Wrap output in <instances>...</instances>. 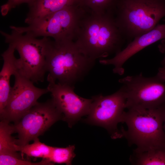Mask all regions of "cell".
Instances as JSON below:
<instances>
[{
  "label": "cell",
  "mask_w": 165,
  "mask_h": 165,
  "mask_svg": "<svg viewBox=\"0 0 165 165\" xmlns=\"http://www.w3.org/2000/svg\"><path fill=\"white\" fill-rule=\"evenodd\" d=\"M8 44V48L1 55L3 64L0 72V113L5 108L9 98L12 87L10 84L11 76L18 70L14 46Z\"/></svg>",
  "instance_id": "cell-13"
},
{
  "label": "cell",
  "mask_w": 165,
  "mask_h": 165,
  "mask_svg": "<svg viewBox=\"0 0 165 165\" xmlns=\"http://www.w3.org/2000/svg\"><path fill=\"white\" fill-rule=\"evenodd\" d=\"M161 43L158 46L159 50L162 53L165 54V56L161 61L162 68L165 69V39L162 40Z\"/></svg>",
  "instance_id": "cell-22"
},
{
  "label": "cell",
  "mask_w": 165,
  "mask_h": 165,
  "mask_svg": "<svg viewBox=\"0 0 165 165\" xmlns=\"http://www.w3.org/2000/svg\"><path fill=\"white\" fill-rule=\"evenodd\" d=\"M54 165L48 160L43 159L40 162L33 163L23 159L8 155H0V165Z\"/></svg>",
  "instance_id": "cell-20"
},
{
  "label": "cell",
  "mask_w": 165,
  "mask_h": 165,
  "mask_svg": "<svg viewBox=\"0 0 165 165\" xmlns=\"http://www.w3.org/2000/svg\"><path fill=\"white\" fill-rule=\"evenodd\" d=\"M88 117L84 120L89 123L106 129L113 139L122 137L121 132L117 129L122 122L126 109V98L121 87L113 94L105 96H94Z\"/></svg>",
  "instance_id": "cell-9"
},
{
  "label": "cell",
  "mask_w": 165,
  "mask_h": 165,
  "mask_svg": "<svg viewBox=\"0 0 165 165\" xmlns=\"http://www.w3.org/2000/svg\"><path fill=\"white\" fill-rule=\"evenodd\" d=\"M87 13L79 2L34 20L27 26H10V28L35 38H51L56 42L74 41L81 22Z\"/></svg>",
  "instance_id": "cell-5"
},
{
  "label": "cell",
  "mask_w": 165,
  "mask_h": 165,
  "mask_svg": "<svg viewBox=\"0 0 165 165\" xmlns=\"http://www.w3.org/2000/svg\"><path fill=\"white\" fill-rule=\"evenodd\" d=\"M74 145H69L65 148L53 147L49 160L53 164L55 163L66 165L72 164L75 154Z\"/></svg>",
  "instance_id": "cell-19"
},
{
  "label": "cell",
  "mask_w": 165,
  "mask_h": 165,
  "mask_svg": "<svg viewBox=\"0 0 165 165\" xmlns=\"http://www.w3.org/2000/svg\"><path fill=\"white\" fill-rule=\"evenodd\" d=\"M124 37L114 14L87 13L81 22L74 42L82 53L95 61L121 51Z\"/></svg>",
  "instance_id": "cell-1"
},
{
  "label": "cell",
  "mask_w": 165,
  "mask_h": 165,
  "mask_svg": "<svg viewBox=\"0 0 165 165\" xmlns=\"http://www.w3.org/2000/svg\"><path fill=\"white\" fill-rule=\"evenodd\" d=\"M126 98V109H156L165 107V81L156 75L144 76L142 73L119 79Z\"/></svg>",
  "instance_id": "cell-7"
},
{
  "label": "cell",
  "mask_w": 165,
  "mask_h": 165,
  "mask_svg": "<svg viewBox=\"0 0 165 165\" xmlns=\"http://www.w3.org/2000/svg\"><path fill=\"white\" fill-rule=\"evenodd\" d=\"M163 129H164V131L165 132V118L164 122V123H163Z\"/></svg>",
  "instance_id": "cell-24"
},
{
  "label": "cell",
  "mask_w": 165,
  "mask_h": 165,
  "mask_svg": "<svg viewBox=\"0 0 165 165\" xmlns=\"http://www.w3.org/2000/svg\"><path fill=\"white\" fill-rule=\"evenodd\" d=\"M47 87L51 94L54 105L63 114L62 120L72 127L82 117L90 112L92 99H86L77 95L74 86L61 84L47 76Z\"/></svg>",
  "instance_id": "cell-11"
},
{
  "label": "cell",
  "mask_w": 165,
  "mask_h": 165,
  "mask_svg": "<svg viewBox=\"0 0 165 165\" xmlns=\"http://www.w3.org/2000/svg\"><path fill=\"white\" fill-rule=\"evenodd\" d=\"M0 122V155H8L22 159L21 155L17 152L15 147V139L12 136L15 133L13 125L5 120Z\"/></svg>",
  "instance_id": "cell-16"
},
{
  "label": "cell",
  "mask_w": 165,
  "mask_h": 165,
  "mask_svg": "<svg viewBox=\"0 0 165 165\" xmlns=\"http://www.w3.org/2000/svg\"><path fill=\"white\" fill-rule=\"evenodd\" d=\"M125 111L122 122L127 130H121L123 137L130 145L144 150L165 143L163 123L165 107L156 109L131 108Z\"/></svg>",
  "instance_id": "cell-3"
},
{
  "label": "cell",
  "mask_w": 165,
  "mask_h": 165,
  "mask_svg": "<svg viewBox=\"0 0 165 165\" xmlns=\"http://www.w3.org/2000/svg\"><path fill=\"white\" fill-rule=\"evenodd\" d=\"M46 61L48 76L61 84L72 86L85 78L95 61L82 53L74 41L56 42L50 38Z\"/></svg>",
  "instance_id": "cell-2"
},
{
  "label": "cell",
  "mask_w": 165,
  "mask_h": 165,
  "mask_svg": "<svg viewBox=\"0 0 165 165\" xmlns=\"http://www.w3.org/2000/svg\"><path fill=\"white\" fill-rule=\"evenodd\" d=\"M14 86L11 87L7 104L0 113V120H5L14 123L37 103L42 95L49 91L47 88L35 86L34 83L16 70Z\"/></svg>",
  "instance_id": "cell-10"
},
{
  "label": "cell",
  "mask_w": 165,
  "mask_h": 165,
  "mask_svg": "<svg viewBox=\"0 0 165 165\" xmlns=\"http://www.w3.org/2000/svg\"><path fill=\"white\" fill-rule=\"evenodd\" d=\"M129 160L133 165H165V143L144 150L135 148Z\"/></svg>",
  "instance_id": "cell-15"
},
{
  "label": "cell",
  "mask_w": 165,
  "mask_h": 165,
  "mask_svg": "<svg viewBox=\"0 0 165 165\" xmlns=\"http://www.w3.org/2000/svg\"><path fill=\"white\" fill-rule=\"evenodd\" d=\"M79 2V0H35L28 5L29 11L25 22L28 24L34 20Z\"/></svg>",
  "instance_id": "cell-14"
},
{
  "label": "cell",
  "mask_w": 165,
  "mask_h": 165,
  "mask_svg": "<svg viewBox=\"0 0 165 165\" xmlns=\"http://www.w3.org/2000/svg\"><path fill=\"white\" fill-rule=\"evenodd\" d=\"M5 41L14 46L20 57L17 59L18 71L34 83L42 82L47 72L46 54L49 38H38L11 29L8 34L0 31Z\"/></svg>",
  "instance_id": "cell-6"
},
{
  "label": "cell",
  "mask_w": 165,
  "mask_h": 165,
  "mask_svg": "<svg viewBox=\"0 0 165 165\" xmlns=\"http://www.w3.org/2000/svg\"><path fill=\"white\" fill-rule=\"evenodd\" d=\"M63 117L52 98L44 102H38L13 125L15 132L18 134L16 144L22 146L29 144Z\"/></svg>",
  "instance_id": "cell-8"
},
{
  "label": "cell",
  "mask_w": 165,
  "mask_h": 165,
  "mask_svg": "<svg viewBox=\"0 0 165 165\" xmlns=\"http://www.w3.org/2000/svg\"><path fill=\"white\" fill-rule=\"evenodd\" d=\"M114 13L124 37L134 38L152 30L165 16V0H118Z\"/></svg>",
  "instance_id": "cell-4"
},
{
  "label": "cell",
  "mask_w": 165,
  "mask_h": 165,
  "mask_svg": "<svg viewBox=\"0 0 165 165\" xmlns=\"http://www.w3.org/2000/svg\"><path fill=\"white\" fill-rule=\"evenodd\" d=\"M81 5L88 13L97 15L112 13L118 0H79Z\"/></svg>",
  "instance_id": "cell-18"
},
{
  "label": "cell",
  "mask_w": 165,
  "mask_h": 165,
  "mask_svg": "<svg viewBox=\"0 0 165 165\" xmlns=\"http://www.w3.org/2000/svg\"><path fill=\"white\" fill-rule=\"evenodd\" d=\"M34 142L22 146L15 145L16 150L28 157L42 158L49 160L51 154L52 146L41 142L38 138L33 140Z\"/></svg>",
  "instance_id": "cell-17"
},
{
  "label": "cell",
  "mask_w": 165,
  "mask_h": 165,
  "mask_svg": "<svg viewBox=\"0 0 165 165\" xmlns=\"http://www.w3.org/2000/svg\"><path fill=\"white\" fill-rule=\"evenodd\" d=\"M165 39V24H158L149 32L135 37L124 49L110 59H100L104 65L114 66V73L119 75L124 72L123 66L134 55L146 47L159 40Z\"/></svg>",
  "instance_id": "cell-12"
},
{
  "label": "cell",
  "mask_w": 165,
  "mask_h": 165,
  "mask_svg": "<svg viewBox=\"0 0 165 165\" xmlns=\"http://www.w3.org/2000/svg\"><path fill=\"white\" fill-rule=\"evenodd\" d=\"M156 75L160 79L165 81V69L162 67L159 68Z\"/></svg>",
  "instance_id": "cell-23"
},
{
  "label": "cell",
  "mask_w": 165,
  "mask_h": 165,
  "mask_svg": "<svg viewBox=\"0 0 165 165\" xmlns=\"http://www.w3.org/2000/svg\"><path fill=\"white\" fill-rule=\"evenodd\" d=\"M35 0H8L5 4L1 6V12L3 16L6 15L13 9L24 3L28 5Z\"/></svg>",
  "instance_id": "cell-21"
}]
</instances>
